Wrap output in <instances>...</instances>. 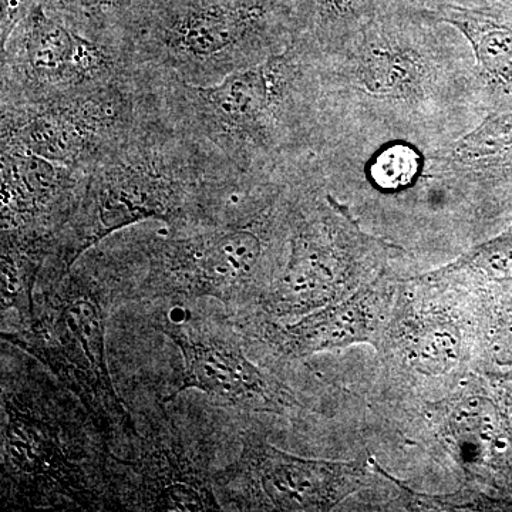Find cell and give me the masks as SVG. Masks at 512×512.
Instances as JSON below:
<instances>
[{
  "label": "cell",
  "instance_id": "7c38bea8",
  "mask_svg": "<svg viewBox=\"0 0 512 512\" xmlns=\"http://www.w3.org/2000/svg\"><path fill=\"white\" fill-rule=\"evenodd\" d=\"M430 18L453 26L466 39L490 103L512 101V18L453 3L431 10Z\"/></svg>",
  "mask_w": 512,
  "mask_h": 512
},
{
  "label": "cell",
  "instance_id": "ffe728a7",
  "mask_svg": "<svg viewBox=\"0 0 512 512\" xmlns=\"http://www.w3.org/2000/svg\"><path fill=\"white\" fill-rule=\"evenodd\" d=\"M56 9L82 18H96L111 10L126 8L133 0H49Z\"/></svg>",
  "mask_w": 512,
  "mask_h": 512
},
{
  "label": "cell",
  "instance_id": "5b68a950",
  "mask_svg": "<svg viewBox=\"0 0 512 512\" xmlns=\"http://www.w3.org/2000/svg\"><path fill=\"white\" fill-rule=\"evenodd\" d=\"M296 231L288 268L266 301L278 315L315 308L336 278L370 271L394 249L365 234L330 195L319 214Z\"/></svg>",
  "mask_w": 512,
  "mask_h": 512
},
{
  "label": "cell",
  "instance_id": "2e32d148",
  "mask_svg": "<svg viewBox=\"0 0 512 512\" xmlns=\"http://www.w3.org/2000/svg\"><path fill=\"white\" fill-rule=\"evenodd\" d=\"M426 148L404 140L379 144L367 160L366 177L370 185L383 194H397L413 188L424 168Z\"/></svg>",
  "mask_w": 512,
  "mask_h": 512
},
{
  "label": "cell",
  "instance_id": "8fae6325",
  "mask_svg": "<svg viewBox=\"0 0 512 512\" xmlns=\"http://www.w3.org/2000/svg\"><path fill=\"white\" fill-rule=\"evenodd\" d=\"M171 42L194 56L262 42L274 30L275 6L268 0H170L163 9Z\"/></svg>",
  "mask_w": 512,
  "mask_h": 512
},
{
  "label": "cell",
  "instance_id": "9c48e42d",
  "mask_svg": "<svg viewBox=\"0 0 512 512\" xmlns=\"http://www.w3.org/2000/svg\"><path fill=\"white\" fill-rule=\"evenodd\" d=\"M302 60L298 46L292 43L284 52L198 92L232 127L241 128L259 143L271 141L298 90Z\"/></svg>",
  "mask_w": 512,
  "mask_h": 512
},
{
  "label": "cell",
  "instance_id": "d6986e66",
  "mask_svg": "<svg viewBox=\"0 0 512 512\" xmlns=\"http://www.w3.org/2000/svg\"><path fill=\"white\" fill-rule=\"evenodd\" d=\"M28 137L33 153L50 160H66L80 146V133L73 121L53 114L30 124Z\"/></svg>",
  "mask_w": 512,
  "mask_h": 512
},
{
  "label": "cell",
  "instance_id": "3957f363",
  "mask_svg": "<svg viewBox=\"0 0 512 512\" xmlns=\"http://www.w3.org/2000/svg\"><path fill=\"white\" fill-rule=\"evenodd\" d=\"M110 292L94 279L69 274L35 295L25 329L2 332L5 342L39 360L79 400L101 436H137L111 380L106 359Z\"/></svg>",
  "mask_w": 512,
  "mask_h": 512
},
{
  "label": "cell",
  "instance_id": "9a60e30c",
  "mask_svg": "<svg viewBox=\"0 0 512 512\" xmlns=\"http://www.w3.org/2000/svg\"><path fill=\"white\" fill-rule=\"evenodd\" d=\"M26 46L30 66L43 76H63L67 70L90 57L89 43L50 18L40 3L29 10Z\"/></svg>",
  "mask_w": 512,
  "mask_h": 512
},
{
  "label": "cell",
  "instance_id": "277c9868",
  "mask_svg": "<svg viewBox=\"0 0 512 512\" xmlns=\"http://www.w3.org/2000/svg\"><path fill=\"white\" fill-rule=\"evenodd\" d=\"M356 484L357 471L348 463L292 456L255 434L245 437L237 461L214 474L221 505L242 511L328 510Z\"/></svg>",
  "mask_w": 512,
  "mask_h": 512
},
{
  "label": "cell",
  "instance_id": "52a82bcc",
  "mask_svg": "<svg viewBox=\"0 0 512 512\" xmlns=\"http://www.w3.org/2000/svg\"><path fill=\"white\" fill-rule=\"evenodd\" d=\"M164 335L180 349L183 375L164 403L197 389L228 406L251 412L281 413L295 404L292 394L249 362L237 343L220 330L198 323L164 320Z\"/></svg>",
  "mask_w": 512,
  "mask_h": 512
},
{
  "label": "cell",
  "instance_id": "30bf717a",
  "mask_svg": "<svg viewBox=\"0 0 512 512\" xmlns=\"http://www.w3.org/2000/svg\"><path fill=\"white\" fill-rule=\"evenodd\" d=\"M421 177L463 195L512 185V101L488 111L457 140L426 148Z\"/></svg>",
  "mask_w": 512,
  "mask_h": 512
},
{
  "label": "cell",
  "instance_id": "5bb4252c",
  "mask_svg": "<svg viewBox=\"0 0 512 512\" xmlns=\"http://www.w3.org/2000/svg\"><path fill=\"white\" fill-rule=\"evenodd\" d=\"M170 210L167 194L151 185L126 181L107 185L97 197L93 224L74 252L73 262L84 249L97 244L101 238L146 218H164Z\"/></svg>",
  "mask_w": 512,
  "mask_h": 512
},
{
  "label": "cell",
  "instance_id": "8992f818",
  "mask_svg": "<svg viewBox=\"0 0 512 512\" xmlns=\"http://www.w3.org/2000/svg\"><path fill=\"white\" fill-rule=\"evenodd\" d=\"M136 458L120 460L113 480L116 505L123 510L204 512L224 510L215 491L210 461L201 446L188 443L171 423H158L138 436Z\"/></svg>",
  "mask_w": 512,
  "mask_h": 512
},
{
  "label": "cell",
  "instance_id": "ac0fdd59",
  "mask_svg": "<svg viewBox=\"0 0 512 512\" xmlns=\"http://www.w3.org/2000/svg\"><path fill=\"white\" fill-rule=\"evenodd\" d=\"M37 268L30 259L3 247L2 258V316L18 312L20 329L29 325L35 308Z\"/></svg>",
  "mask_w": 512,
  "mask_h": 512
},
{
  "label": "cell",
  "instance_id": "4fadbf2b",
  "mask_svg": "<svg viewBox=\"0 0 512 512\" xmlns=\"http://www.w3.org/2000/svg\"><path fill=\"white\" fill-rule=\"evenodd\" d=\"M370 295L362 293L343 305L323 309L279 332V346L295 356L359 342L375 332V315L370 313Z\"/></svg>",
  "mask_w": 512,
  "mask_h": 512
},
{
  "label": "cell",
  "instance_id": "7a4b0ae2",
  "mask_svg": "<svg viewBox=\"0 0 512 512\" xmlns=\"http://www.w3.org/2000/svg\"><path fill=\"white\" fill-rule=\"evenodd\" d=\"M5 510H114L110 444L79 400L35 377H2Z\"/></svg>",
  "mask_w": 512,
  "mask_h": 512
},
{
  "label": "cell",
  "instance_id": "e0dca14e",
  "mask_svg": "<svg viewBox=\"0 0 512 512\" xmlns=\"http://www.w3.org/2000/svg\"><path fill=\"white\" fill-rule=\"evenodd\" d=\"M3 183V215L36 210L55 194L57 177L42 157H20Z\"/></svg>",
  "mask_w": 512,
  "mask_h": 512
},
{
  "label": "cell",
  "instance_id": "ba28073f",
  "mask_svg": "<svg viewBox=\"0 0 512 512\" xmlns=\"http://www.w3.org/2000/svg\"><path fill=\"white\" fill-rule=\"evenodd\" d=\"M262 256L264 242L251 229L175 242L153 265L147 291L175 303L201 298L234 303L255 278Z\"/></svg>",
  "mask_w": 512,
  "mask_h": 512
},
{
  "label": "cell",
  "instance_id": "6da1fadb",
  "mask_svg": "<svg viewBox=\"0 0 512 512\" xmlns=\"http://www.w3.org/2000/svg\"><path fill=\"white\" fill-rule=\"evenodd\" d=\"M464 47L416 19L375 18L323 55L348 146L383 133L431 150L470 131L491 103Z\"/></svg>",
  "mask_w": 512,
  "mask_h": 512
}]
</instances>
